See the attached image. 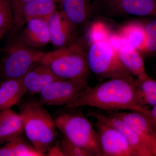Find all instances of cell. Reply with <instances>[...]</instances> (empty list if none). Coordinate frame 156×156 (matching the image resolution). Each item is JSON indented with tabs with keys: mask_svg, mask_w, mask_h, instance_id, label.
Wrapping results in <instances>:
<instances>
[{
	"mask_svg": "<svg viewBox=\"0 0 156 156\" xmlns=\"http://www.w3.org/2000/svg\"><path fill=\"white\" fill-rule=\"evenodd\" d=\"M66 106L71 109L89 106L115 112L128 110L146 116L149 112V109L140 104L133 76L111 78L94 88L89 87Z\"/></svg>",
	"mask_w": 156,
	"mask_h": 156,
	"instance_id": "6da1fadb",
	"label": "cell"
},
{
	"mask_svg": "<svg viewBox=\"0 0 156 156\" xmlns=\"http://www.w3.org/2000/svg\"><path fill=\"white\" fill-rule=\"evenodd\" d=\"M46 156H65L60 147L59 141H57L46 153Z\"/></svg>",
	"mask_w": 156,
	"mask_h": 156,
	"instance_id": "83f0119b",
	"label": "cell"
},
{
	"mask_svg": "<svg viewBox=\"0 0 156 156\" xmlns=\"http://www.w3.org/2000/svg\"><path fill=\"white\" fill-rule=\"evenodd\" d=\"M93 0H60L61 12L74 36L88 28L94 17Z\"/></svg>",
	"mask_w": 156,
	"mask_h": 156,
	"instance_id": "30bf717a",
	"label": "cell"
},
{
	"mask_svg": "<svg viewBox=\"0 0 156 156\" xmlns=\"http://www.w3.org/2000/svg\"><path fill=\"white\" fill-rule=\"evenodd\" d=\"M55 0H31L23 7L14 19L17 26L23 25L29 20L39 18L47 20L56 11Z\"/></svg>",
	"mask_w": 156,
	"mask_h": 156,
	"instance_id": "7c38bea8",
	"label": "cell"
},
{
	"mask_svg": "<svg viewBox=\"0 0 156 156\" xmlns=\"http://www.w3.org/2000/svg\"><path fill=\"white\" fill-rule=\"evenodd\" d=\"M143 23L146 35L144 49L141 53L153 54L156 53V16Z\"/></svg>",
	"mask_w": 156,
	"mask_h": 156,
	"instance_id": "603a6c76",
	"label": "cell"
},
{
	"mask_svg": "<svg viewBox=\"0 0 156 156\" xmlns=\"http://www.w3.org/2000/svg\"><path fill=\"white\" fill-rule=\"evenodd\" d=\"M1 147V146H0V147Z\"/></svg>",
	"mask_w": 156,
	"mask_h": 156,
	"instance_id": "836d02e7",
	"label": "cell"
},
{
	"mask_svg": "<svg viewBox=\"0 0 156 156\" xmlns=\"http://www.w3.org/2000/svg\"><path fill=\"white\" fill-rule=\"evenodd\" d=\"M126 44L141 53L145 47L146 35L143 23L134 22L123 26L118 34Z\"/></svg>",
	"mask_w": 156,
	"mask_h": 156,
	"instance_id": "ffe728a7",
	"label": "cell"
},
{
	"mask_svg": "<svg viewBox=\"0 0 156 156\" xmlns=\"http://www.w3.org/2000/svg\"><path fill=\"white\" fill-rule=\"evenodd\" d=\"M4 51L0 74L5 80L22 77L40 63L45 53L26 44L20 37L11 39Z\"/></svg>",
	"mask_w": 156,
	"mask_h": 156,
	"instance_id": "5b68a950",
	"label": "cell"
},
{
	"mask_svg": "<svg viewBox=\"0 0 156 156\" xmlns=\"http://www.w3.org/2000/svg\"><path fill=\"white\" fill-rule=\"evenodd\" d=\"M18 105L27 137L42 156H46L58 137L53 119L40 101H20Z\"/></svg>",
	"mask_w": 156,
	"mask_h": 156,
	"instance_id": "7a4b0ae2",
	"label": "cell"
},
{
	"mask_svg": "<svg viewBox=\"0 0 156 156\" xmlns=\"http://www.w3.org/2000/svg\"><path fill=\"white\" fill-rule=\"evenodd\" d=\"M15 24L13 11L8 0H0V30L8 31Z\"/></svg>",
	"mask_w": 156,
	"mask_h": 156,
	"instance_id": "d4e9b609",
	"label": "cell"
},
{
	"mask_svg": "<svg viewBox=\"0 0 156 156\" xmlns=\"http://www.w3.org/2000/svg\"><path fill=\"white\" fill-rule=\"evenodd\" d=\"M47 21L50 42L54 46L61 48L75 41L74 35L61 11H55Z\"/></svg>",
	"mask_w": 156,
	"mask_h": 156,
	"instance_id": "2e32d148",
	"label": "cell"
},
{
	"mask_svg": "<svg viewBox=\"0 0 156 156\" xmlns=\"http://www.w3.org/2000/svg\"><path fill=\"white\" fill-rule=\"evenodd\" d=\"M55 2H59V1H60V0H55Z\"/></svg>",
	"mask_w": 156,
	"mask_h": 156,
	"instance_id": "d6a6232c",
	"label": "cell"
},
{
	"mask_svg": "<svg viewBox=\"0 0 156 156\" xmlns=\"http://www.w3.org/2000/svg\"><path fill=\"white\" fill-rule=\"evenodd\" d=\"M94 15L107 17L156 16V0H93Z\"/></svg>",
	"mask_w": 156,
	"mask_h": 156,
	"instance_id": "52a82bcc",
	"label": "cell"
},
{
	"mask_svg": "<svg viewBox=\"0 0 156 156\" xmlns=\"http://www.w3.org/2000/svg\"><path fill=\"white\" fill-rule=\"evenodd\" d=\"M88 115L96 120L102 156H138L120 131L101 118L97 112L89 111Z\"/></svg>",
	"mask_w": 156,
	"mask_h": 156,
	"instance_id": "ba28073f",
	"label": "cell"
},
{
	"mask_svg": "<svg viewBox=\"0 0 156 156\" xmlns=\"http://www.w3.org/2000/svg\"><path fill=\"white\" fill-rule=\"evenodd\" d=\"M88 31V39L89 45L99 41H107L111 34L105 26L101 22L90 23Z\"/></svg>",
	"mask_w": 156,
	"mask_h": 156,
	"instance_id": "cb8c5ba5",
	"label": "cell"
},
{
	"mask_svg": "<svg viewBox=\"0 0 156 156\" xmlns=\"http://www.w3.org/2000/svg\"><path fill=\"white\" fill-rule=\"evenodd\" d=\"M23 122L20 115L10 110L5 111V115L0 123V146L16 136L23 131Z\"/></svg>",
	"mask_w": 156,
	"mask_h": 156,
	"instance_id": "d6986e66",
	"label": "cell"
},
{
	"mask_svg": "<svg viewBox=\"0 0 156 156\" xmlns=\"http://www.w3.org/2000/svg\"><path fill=\"white\" fill-rule=\"evenodd\" d=\"M126 122L145 143L156 156V131L145 115L135 111L128 112H115L112 114Z\"/></svg>",
	"mask_w": 156,
	"mask_h": 156,
	"instance_id": "8fae6325",
	"label": "cell"
},
{
	"mask_svg": "<svg viewBox=\"0 0 156 156\" xmlns=\"http://www.w3.org/2000/svg\"><path fill=\"white\" fill-rule=\"evenodd\" d=\"M98 115L118 129L125 136L129 145L138 156H154L152 152L139 136L120 118L113 115H105L97 112Z\"/></svg>",
	"mask_w": 156,
	"mask_h": 156,
	"instance_id": "4fadbf2b",
	"label": "cell"
},
{
	"mask_svg": "<svg viewBox=\"0 0 156 156\" xmlns=\"http://www.w3.org/2000/svg\"><path fill=\"white\" fill-rule=\"evenodd\" d=\"M11 7L14 18L17 17L23 7L31 0H8Z\"/></svg>",
	"mask_w": 156,
	"mask_h": 156,
	"instance_id": "4316f807",
	"label": "cell"
},
{
	"mask_svg": "<svg viewBox=\"0 0 156 156\" xmlns=\"http://www.w3.org/2000/svg\"><path fill=\"white\" fill-rule=\"evenodd\" d=\"M7 32V31L3 30H0V39L2 37L3 35Z\"/></svg>",
	"mask_w": 156,
	"mask_h": 156,
	"instance_id": "1f68e13d",
	"label": "cell"
},
{
	"mask_svg": "<svg viewBox=\"0 0 156 156\" xmlns=\"http://www.w3.org/2000/svg\"><path fill=\"white\" fill-rule=\"evenodd\" d=\"M137 97L140 104L144 108L156 105V80L148 76L135 80Z\"/></svg>",
	"mask_w": 156,
	"mask_h": 156,
	"instance_id": "44dd1931",
	"label": "cell"
},
{
	"mask_svg": "<svg viewBox=\"0 0 156 156\" xmlns=\"http://www.w3.org/2000/svg\"><path fill=\"white\" fill-rule=\"evenodd\" d=\"M40 63L62 80L87 81L90 71L87 50L82 43L76 41L45 53Z\"/></svg>",
	"mask_w": 156,
	"mask_h": 156,
	"instance_id": "3957f363",
	"label": "cell"
},
{
	"mask_svg": "<svg viewBox=\"0 0 156 156\" xmlns=\"http://www.w3.org/2000/svg\"><path fill=\"white\" fill-rule=\"evenodd\" d=\"M89 70L100 77L133 76L123 66L117 52L107 41L95 42L87 50Z\"/></svg>",
	"mask_w": 156,
	"mask_h": 156,
	"instance_id": "8992f818",
	"label": "cell"
},
{
	"mask_svg": "<svg viewBox=\"0 0 156 156\" xmlns=\"http://www.w3.org/2000/svg\"><path fill=\"white\" fill-rule=\"evenodd\" d=\"M147 117L148 118L156 131V105L152 107L151 110L149 109L148 115Z\"/></svg>",
	"mask_w": 156,
	"mask_h": 156,
	"instance_id": "f1b7e54d",
	"label": "cell"
},
{
	"mask_svg": "<svg viewBox=\"0 0 156 156\" xmlns=\"http://www.w3.org/2000/svg\"><path fill=\"white\" fill-rule=\"evenodd\" d=\"M25 23V28L20 37L26 44L32 48H39L50 42L47 20L34 18Z\"/></svg>",
	"mask_w": 156,
	"mask_h": 156,
	"instance_id": "5bb4252c",
	"label": "cell"
},
{
	"mask_svg": "<svg viewBox=\"0 0 156 156\" xmlns=\"http://www.w3.org/2000/svg\"><path fill=\"white\" fill-rule=\"evenodd\" d=\"M53 120L57 129L70 141L93 156H102L97 131L83 115L79 112H62Z\"/></svg>",
	"mask_w": 156,
	"mask_h": 156,
	"instance_id": "277c9868",
	"label": "cell"
},
{
	"mask_svg": "<svg viewBox=\"0 0 156 156\" xmlns=\"http://www.w3.org/2000/svg\"><path fill=\"white\" fill-rule=\"evenodd\" d=\"M7 142L11 148L14 156H42L33 144H30L21 135Z\"/></svg>",
	"mask_w": 156,
	"mask_h": 156,
	"instance_id": "7402d4cb",
	"label": "cell"
},
{
	"mask_svg": "<svg viewBox=\"0 0 156 156\" xmlns=\"http://www.w3.org/2000/svg\"><path fill=\"white\" fill-rule=\"evenodd\" d=\"M89 87L87 81L57 80L42 89L39 101L44 105H66Z\"/></svg>",
	"mask_w": 156,
	"mask_h": 156,
	"instance_id": "9c48e42d",
	"label": "cell"
},
{
	"mask_svg": "<svg viewBox=\"0 0 156 156\" xmlns=\"http://www.w3.org/2000/svg\"><path fill=\"white\" fill-rule=\"evenodd\" d=\"M0 156H14L13 151L7 143L4 146L0 147Z\"/></svg>",
	"mask_w": 156,
	"mask_h": 156,
	"instance_id": "f546056e",
	"label": "cell"
},
{
	"mask_svg": "<svg viewBox=\"0 0 156 156\" xmlns=\"http://www.w3.org/2000/svg\"><path fill=\"white\" fill-rule=\"evenodd\" d=\"M59 141L65 156H93L89 152L73 143L63 136Z\"/></svg>",
	"mask_w": 156,
	"mask_h": 156,
	"instance_id": "484cf974",
	"label": "cell"
},
{
	"mask_svg": "<svg viewBox=\"0 0 156 156\" xmlns=\"http://www.w3.org/2000/svg\"><path fill=\"white\" fill-rule=\"evenodd\" d=\"M59 80L62 79L56 76L48 67L41 63L36 66L22 77L26 93L31 95L39 94L48 84Z\"/></svg>",
	"mask_w": 156,
	"mask_h": 156,
	"instance_id": "9a60e30c",
	"label": "cell"
},
{
	"mask_svg": "<svg viewBox=\"0 0 156 156\" xmlns=\"http://www.w3.org/2000/svg\"><path fill=\"white\" fill-rule=\"evenodd\" d=\"M22 77L5 80L0 85V112L18 105L26 93Z\"/></svg>",
	"mask_w": 156,
	"mask_h": 156,
	"instance_id": "e0dca14e",
	"label": "cell"
},
{
	"mask_svg": "<svg viewBox=\"0 0 156 156\" xmlns=\"http://www.w3.org/2000/svg\"><path fill=\"white\" fill-rule=\"evenodd\" d=\"M4 115H5V111L0 112V123L2 122V121Z\"/></svg>",
	"mask_w": 156,
	"mask_h": 156,
	"instance_id": "4dcf8cb0",
	"label": "cell"
},
{
	"mask_svg": "<svg viewBox=\"0 0 156 156\" xmlns=\"http://www.w3.org/2000/svg\"><path fill=\"white\" fill-rule=\"evenodd\" d=\"M120 61L126 69L136 79L148 76L141 53L127 44L123 45L117 52Z\"/></svg>",
	"mask_w": 156,
	"mask_h": 156,
	"instance_id": "ac0fdd59",
	"label": "cell"
}]
</instances>
